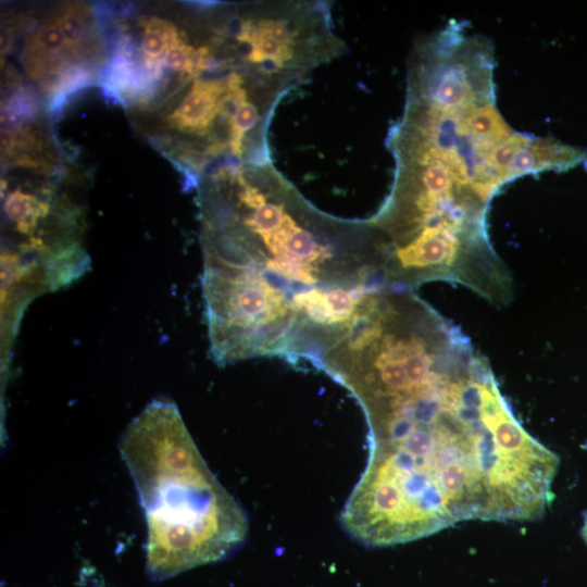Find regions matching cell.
<instances>
[{
    "label": "cell",
    "mask_w": 587,
    "mask_h": 587,
    "mask_svg": "<svg viewBox=\"0 0 587 587\" xmlns=\"http://www.w3.org/2000/svg\"><path fill=\"white\" fill-rule=\"evenodd\" d=\"M284 62L273 58H266L260 62V66L265 72H276L278 68L283 67Z\"/></svg>",
    "instance_id": "8fae6325"
},
{
    "label": "cell",
    "mask_w": 587,
    "mask_h": 587,
    "mask_svg": "<svg viewBox=\"0 0 587 587\" xmlns=\"http://www.w3.org/2000/svg\"><path fill=\"white\" fill-rule=\"evenodd\" d=\"M582 536L587 544V513L584 516V523L582 526Z\"/></svg>",
    "instance_id": "7c38bea8"
},
{
    "label": "cell",
    "mask_w": 587,
    "mask_h": 587,
    "mask_svg": "<svg viewBox=\"0 0 587 587\" xmlns=\"http://www.w3.org/2000/svg\"><path fill=\"white\" fill-rule=\"evenodd\" d=\"M228 88V78L224 82L197 79L185 99L168 116L170 123L185 133L204 130L217 114L220 95Z\"/></svg>",
    "instance_id": "3957f363"
},
{
    "label": "cell",
    "mask_w": 587,
    "mask_h": 587,
    "mask_svg": "<svg viewBox=\"0 0 587 587\" xmlns=\"http://www.w3.org/2000/svg\"><path fill=\"white\" fill-rule=\"evenodd\" d=\"M258 26L274 40L283 45L290 46L296 35L290 30L287 24L282 21H263Z\"/></svg>",
    "instance_id": "30bf717a"
},
{
    "label": "cell",
    "mask_w": 587,
    "mask_h": 587,
    "mask_svg": "<svg viewBox=\"0 0 587 587\" xmlns=\"http://www.w3.org/2000/svg\"><path fill=\"white\" fill-rule=\"evenodd\" d=\"M533 138L534 137L527 135L513 133L492 149L489 161L507 183L511 180L510 168L515 157L530 143Z\"/></svg>",
    "instance_id": "52a82bcc"
},
{
    "label": "cell",
    "mask_w": 587,
    "mask_h": 587,
    "mask_svg": "<svg viewBox=\"0 0 587 587\" xmlns=\"http://www.w3.org/2000/svg\"><path fill=\"white\" fill-rule=\"evenodd\" d=\"M324 372L367 424L366 465L339 516L354 540L386 547L545 514L559 457L517 421L469 338L412 291L367 300Z\"/></svg>",
    "instance_id": "6da1fadb"
},
{
    "label": "cell",
    "mask_w": 587,
    "mask_h": 587,
    "mask_svg": "<svg viewBox=\"0 0 587 587\" xmlns=\"http://www.w3.org/2000/svg\"><path fill=\"white\" fill-rule=\"evenodd\" d=\"M533 172L567 170L587 160V151L552 139L533 138L528 145Z\"/></svg>",
    "instance_id": "277c9868"
},
{
    "label": "cell",
    "mask_w": 587,
    "mask_h": 587,
    "mask_svg": "<svg viewBox=\"0 0 587 587\" xmlns=\"http://www.w3.org/2000/svg\"><path fill=\"white\" fill-rule=\"evenodd\" d=\"M118 449L145 514L151 580L224 560L241 547L247 515L207 465L174 402L147 404Z\"/></svg>",
    "instance_id": "7a4b0ae2"
},
{
    "label": "cell",
    "mask_w": 587,
    "mask_h": 587,
    "mask_svg": "<svg viewBox=\"0 0 587 587\" xmlns=\"http://www.w3.org/2000/svg\"><path fill=\"white\" fill-rule=\"evenodd\" d=\"M88 13L83 5L67 7L55 21L63 34L71 55L80 54L89 37Z\"/></svg>",
    "instance_id": "8992f818"
},
{
    "label": "cell",
    "mask_w": 587,
    "mask_h": 587,
    "mask_svg": "<svg viewBox=\"0 0 587 587\" xmlns=\"http://www.w3.org/2000/svg\"><path fill=\"white\" fill-rule=\"evenodd\" d=\"M258 120V109L251 102H243L232 118L229 145L236 157L239 158L242 153V138L246 132L251 129Z\"/></svg>",
    "instance_id": "ba28073f"
},
{
    "label": "cell",
    "mask_w": 587,
    "mask_h": 587,
    "mask_svg": "<svg viewBox=\"0 0 587 587\" xmlns=\"http://www.w3.org/2000/svg\"><path fill=\"white\" fill-rule=\"evenodd\" d=\"M176 37L175 27L166 21L152 17L145 23L141 53L147 70L162 75L165 53Z\"/></svg>",
    "instance_id": "5b68a950"
},
{
    "label": "cell",
    "mask_w": 587,
    "mask_h": 587,
    "mask_svg": "<svg viewBox=\"0 0 587 587\" xmlns=\"http://www.w3.org/2000/svg\"><path fill=\"white\" fill-rule=\"evenodd\" d=\"M193 59L195 50L179 37H176L165 53L164 64L175 72L191 76L196 74Z\"/></svg>",
    "instance_id": "9c48e42d"
}]
</instances>
